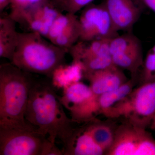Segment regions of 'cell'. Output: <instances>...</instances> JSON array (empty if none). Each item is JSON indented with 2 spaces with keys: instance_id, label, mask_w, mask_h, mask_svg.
<instances>
[{
  "instance_id": "obj_23",
  "label": "cell",
  "mask_w": 155,
  "mask_h": 155,
  "mask_svg": "<svg viewBox=\"0 0 155 155\" xmlns=\"http://www.w3.org/2000/svg\"><path fill=\"white\" fill-rule=\"evenodd\" d=\"M11 0H0V12H3V11L8 7L11 5Z\"/></svg>"
},
{
  "instance_id": "obj_11",
  "label": "cell",
  "mask_w": 155,
  "mask_h": 155,
  "mask_svg": "<svg viewBox=\"0 0 155 155\" xmlns=\"http://www.w3.org/2000/svg\"><path fill=\"white\" fill-rule=\"evenodd\" d=\"M84 75L89 81L92 91L97 97L118 88L127 81L125 74L115 65Z\"/></svg>"
},
{
  "instance_id": "obj_17",
  "label": "cell",
  "mask_w": 155,
  "mask_h": 155,
  "mask_svg": "<svg viewBox=\"0 0 155 155\" xmlns=\"http://www.w3.org/2000/svg\"><path fill=\"white\" fill-rule=\"evenodd\" d=\"M93 122L86 126L87 130L97 144L107 151L114 143V132L104 124Z\"/></svg>"
},
{
  "instance_id": "obj_25",
  "label": "cell",
  "mask_w": 155,
  "mask_h": 155,
  "mask_svg": "<svg viewBox=\"0 0 155 155\" xmlns=\"http://www.w3.org/2000/svg\"><path fill=\"white\" fill-rule=\"evenodd\" d=\"M151 127L153 129H155V114L151 123Z\"/></svg>"
},
{
  "instance_id": "obj_15",
  "label": "cell",
  "mask_w": 155,
  "mask_h": 155,
  "mask_svg": "<svg viewBox=\"0 0 155 155\" xmlns=\"http://www.w3.org/2000/svg\"><path fill=\"white\" fill-rule=\"evenodd\" d=\"M136 78L135 75H132L130 79L118 88L100 96L99 97L100 112L103 114L129 94L135 86Z\"/></svg>"
},
{
  "instance_id": "obj_2",
  "label": "cell",
  "mask_w": 155,
  "mask_h": 155,
  "mask_svg": "<svg viewBox=\"0 0 155 155\" xmlns=\"http://www.w3.org/2000/svg\"><path fill=\"white\" fill-rule=\"evenodd\" d=\"M34 79L11 63L0 66V128L38 132L25 119ZM40 133V132H39Z\"/></svg>"
},
{
  "instance_id": "obj_16",
  "label": "cell",
  "mask_w": 155,
  "mask_h": 155,
  "mask_svg": "<svg viewBox=\"0 0 155 155\" xmlns=\"http://www.w3.org/2000/svg\"><path fill=\"white\" fill-rule=\"evenodd\" d=\"M112 57L115 66L126 69L132 75H135L139 68L143 64L140 45L125 52L114 55Z\"/></svg>"
},
{
  "instance_id": "obj_24",
  "label": "cell",
  "mask_w": 155,
  "mask_h": 155,
  "mask_svg": "<svg viewBox=\"0 0 155 155\" xmlns=\"http://www.w3.org/2000/svg\"><path fill=\"white\" fill-rule=\"evenodd\" d=\"M51 1L58 8L60 9L62 12L64 11L63 8L65 0H51Z\"/></svg>"
},
{
  "instance_id": "obj_19",
  "label": "cell",
  "mask_w": 155,
  "mask_h": 155,
  "mask_svg": "<svg viewBox=\"0 0 155 155\" xmlns=\"http://www.w3.org/2000/svg\"><path fill=\"white\" fill-rule=\"evenodd\" d=\"M140 45V42L136 37L130 33L117 35L111 39L110 42L111 56L121 54Z\"/></svg>"
},
{
  "instance_id": "obj_22",
  "label": "cell",
  "mask_w": 155,
  "mask_h": 155,
  "mask_svg": "<svg viewBox=\"0 0 155 155\" xmlns=\"http://www.w3.org/2000/svg\"><path fill=\"white\" fill-rule=\"evenodd\" d=\"M147 7L155 13V0H141Z\"/></svg>"
},
{
  "instance_id": "obj_10",
  "label": "cell",
  "mask_w": 155,
  "mask_h": 155,
  "mask_svg": "<svg viewBox=\"0 0 155 155\" xmlns=\"http://www.w3.org/2000/svg\"><path fill=\"white\" fill-rule=\"evenodd\" d=\"M62 11L51 1L30 11L19 24L46 38L51 26Z\"/></svg>"
},
{
  "instance_id": "obj_12",
  "label": "cell",
  "mask_w": 155,
  "mask_h": 155,
  "mask_svg": "<svg viewBox=\"0 0 155 155\" xmlns=\"http://www.w3.org/2000/svg\"><path fill=\"white\" fill-rule=\"evenodd\" d=\"M62 150L64 155H101L105 153L94 140L86 126L74 129Z\"/></svg>"
},
{
  "instance_id": "obj_9",
  "label": "cell",
  "mask_w": 155,
  "mask_h": 155,
  "mask_svg": "<svg viewBox=\"0 0 155 155\" xmlns=\"http://www.w3.org/2000/svg\"><path fill=\"white\" fill-rule=\"evenodd\" d=\"M104 3L118 32L130 31L140 17V10L133 0H105Z\"/></svg>"
},
{
  "instance_id": "obj_13",
  "label": "cell",
  "mask_w": 155,
  "mask_h": 155,
  "mask_svg": "<svg viewBox=\"0 0 155 155\" xmlns=\"http://www.w3.org/2000/svg\"><path fill=\"white\" fill-rule=\"evenodd\" d=\"M104 8V2L97 5L91 3L82 9L78 17L81 31L79 41L87 42L97 39Z\"/></svg>"
},
{
  "instance_id": "obj_7",
  "label": "cell",
  "mask_w": 155,
  "mask_h": 155,
  "mask_svg": "<svg viewBox=\"0 0 155 155\" xmlns=\"http://www.w3.org/2000/svg\"><path fill=\"white\" fill-rule=\"evenodd\" d=\"M99 97L94 94L90 87L75 81L64 87L60 99L64 107L70 112L72 122L81 123L91 122L100 112Z\"/></svg>"
},
{
  "instance_id": "obj_18",
  "label": "cell",
  "mask_w": 155,
  "mask_h": 155,
  "mask_svg": "<svg viewBox=\"0 0 155 155\" xmlns=\"http://www.w3.org/2000/svg\"><path fill=\"white\" fill-rule=\"evenodd\" d=\"M51 1V0H11L9 16L17 23H20L30 11Z\"/></svg>"
},
{
  "instance_id": "obj_21",
  "label": "cell",
  "mask_w": 155,
  "mask_h": 155,
  "mask_svg": "<svg viewBox=\"0 0 155 155\" xmlns=\"http://www.w3.org/2000/svg\"><path fill=\"white\" fill-rule=\"evenodd\" d=\"M94 0H65L63 10L67 13L77 14Z\"/></svg>"
},
{
  "instance_id": "obj_20",
  "label": "cell",
  "mask_w": 155,
  "mask_h": 155,
  "mask_svg": "<svg viewBox=\"0 0 155 155\" xmlns=\"http://www.w3.org/2000/svg\"><path fill=\"white\" fill-rule=\"evenodd\" d=\"M78 64L81 67L84 74L115 66L112 56H96L84 60Z\"/></svg>"
},
{
  "instance_id": "obj_5",
  "label": "cell",
  "mask_w": 155,
  "mask_h": 155,
  "mask_svg": "<svg viewBox=\"0 0 155 155\" xmlns=\"http://www.w3.org/2000/svg\"><path fill=\"white\" fill-rule=\"evenodd\" d=\"M1 155H64L45 136L37 131L0 128Z\"/></svg>"
},
{
  "instance_id": "obj_8",
  "label": "cell",
  "mask_w": 155,
  "mask_h": 155,
  "mask_svg": "<svg viewBox=\"0 0 155 155\" xmlns=\"http://www.w3.org/2000/svg\"><path fill=\"white\" fill-rule=\"evenodd\" d=\"M81 33L80 22L77 15L61 13L51 26L46 38L69 53V50L79 41Z\"/></svg>"
},
{
  "instance_id": "obj_3",
  "label": "cell",
  "mask_w": 155,
  "mask_h": 155,
  "mask_svg": "<svg viewBox=\"0 0 155 155\" xmlns=\"http://www.w3.org/2000/svg\"><path fill=\"white\" fill-rule=\"evenodd\" d=\"M67 50L59 47L36 32H19L16 49L10 63L31 74L52 78L64 66Z\"/></svg>"
},
{
  "instance_id": "obj_14",
  "label": "cell",
  "mask_w": 155,
  "mask_h": 155,
  "mask_svg": "<svg viewBox=\"0 0 155 155\" xmlns=\"http://www.w3.org/2000/svg\"><path fill=\"white\" fill-rule=\"evenodd\" d=\"M17 22L9 15L0 18V57L12 60L18 41Z\"/></svg>"
},
{
  "instance_id": "obj_6",
  "label": "cell",
  "mask_w": 155,
  "mask_h": 155,
  "mask_svg": "<svg viewBox=\"0 0 155 155\" xmlns=\"http://www.w3.org/2000/svg\"><path fill=\"white\" fill-rule=\"evenodd\" d=\"M108 155H155V139L146 128L127 122L120 125L114 132Z\"/></svg>"
},
{
  "instance_id": "obj_1",
  "label": "cell",
  "mask_w": 155,
  "mask_h": 155,
  "mask_svg": "<svg viewBox=\"0 0 155 155\" xmlns=\"http://www.w3.org/2000/svg\"><path fill=\"white\" fill-rule=\"evenodd\" d=\"M25 117L53 144L57 138L66 144L75 129L72 119L64 112L54 84L47 80L34 81Z\"/></svg>"
},
{
  "instance_id": "obj_4",
  "label": "cell",
  "mask_w": 155,
  "mask_h": 155,
  "mask_svg": "<svg viewBox=\"0 0 155 155\" xmlns=\"http://www.w3.org/2000/svg\"><path fill=\"white\" fill-rule=\"evenodd\" d=\"M103 114L108 118H121L125 122L146 128L151 124L155 114V80L133 89Z\"/></svg>"
}]
</instances>
